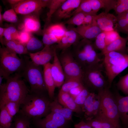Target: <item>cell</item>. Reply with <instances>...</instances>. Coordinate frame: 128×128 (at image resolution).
I'll use <instances>...</instances> for the list:
<instances>
[{"mask_svg": "<svg viewBox=\"0 0 128 128\" xmlns=\"http://www.w3.org/2000/svg\"><path fill=\"white\" fill-rule=\"evenodd\" d=\"M116 17V29L118 28L121 32L128 34V25L125 17V12L118 15Z\"/></svg>", "mask_w": 128, "mask_h": 128, "instance_id": "35", "label": "cell"}, {"mask_svg": "<svg viewBox=\"0 0 128 128\" xmlns=\"http://www.w3.org/2000/svg\"><path fill=\"white\" fill-rule=\"evenodd\" d=\"M96 94L94 92H90L82 108L86 120H91L94 117L93 105Z\"/></svg>", "mask_w": 128, "mask_h": 128, "instance_id": "24", "label": "cell"}, {"mask_svg": "<svg viewBox=\"0 0 128 128\" xmlns=\"http://www.w3.org/2000/svg\"><path fill=\"white\" fill-rule=\"evenodd\" d=\"M22 78L20 73H15L8 77L5 83L0 85V108L9 101L16 102L21 105L23 103L30 91Z\"/></svg>", "mask_w": 128, "mask_h": 128, "instance_id": "1", "label": "cell"}, {"mask_svg": "<svg viewBox=\"0 0 128 128\" xmlns=\"http://www.w3.org/2000/svg\"><path fill=\"white\" fill-rule=\"evenodd\" d=\"M19 28L21 31L31 33L38 32L41 30V23L39 18L36 15L31 14L25 16Z\"/></svg>", "mask_w": 128, "mask_h": 128, "instance_id": "18", "label": "cell"}, {"mask_svg": "<svg viewBox=\"0 0 128 128\" xmlns=\"http://www.w3.org/2000/svg\"></svg>", "mask_w": 128, "mask_h": 128, "instance_id": "61", "label": "cell"}, {"mask_svg": "<svg viewBox=\"0 0 128 128\" xmlns=\"http://www.w3.org/2000/svg\"><path fill=\"white\" fill-rule=\"evenodd\" d=\"M83 84L82 81L78 79H65L59 91L68 93L72 89Z\"/></svg>", "mask_w": 128, "mask_h": 128, "instance_id": "31", "label": "cell"}, {"mask_svg": "<svg viewBox=\"0 0 128 128\" xmlns=\"http://www.w3.org/2000/svg\"><path fill=\"white\" fill-rule=\"evenodd\" d=\"M81 1L82 0H65L53 16L57 21L70 18L72 13L79 6Z\"/></svg>", "mask_w": 128, "mask_h": 128, "instance_id": "12", "label": "cell"}, {"mask_svg": "<svg viewBox=\"0 0 128 128\" xmlns=\"http://www.w3.org/2000/svg\"><path fill=\"white\" fill-rule=\"evenodd\" d=\"M50 108V111L60 114L67 121L72 119L73 112L61 105L58 101L57 99H55L51 101Z\"/></svg>", "mask_w": 128, "mask_h": 128, "instance_id": "23", "label": "cell"}, {"mask_svg": "<svg viewBox=\"0 0 128 128\" xmlns=\"http://www.w3.org/2000/svg\"><path fill=\"white\" fill-rule=\"evenodd\" d=\"M44 30L54 35L60 40L68 29L63 23H58L50 25Z\"/></svg>", "mask_w": 128, "mask_h": 128, "instance_id": "26", "label": "cell"}, {"mask_svg": "<svg viewBox=\"0 0 128 128\" xmlns=\"http://www.w3.org/2000/svg\"><path fill=\"white\" fill-rule=\"evenodd\" d=\"M85 87L83 84L82 85L72 89L68 93L74 99L80 93Z\"/></svg>", "mask_w": 128, "mask_h": 128, "instance_id": "47", "label": "cell"}, {"mask_svg": "<svg viewBox=\"0 0 128 128\" xmlns=\"http://www.w3.org/2000/svg\"><path fill=\"white\" fill-rule=\"evenodd\" d=\"M3 43L6 47L19 55L28 54L25 45L16 40H3Z\"/></svg>", "mask_w": 128, "mask_h": 128, "instance_id": "25", "label": "cell"}, {"mask_svg": "<svg viewBox=\"0 0 128 128\" xmlns=\"http://www.w3.org/2000/svg\"><path fill=\"white\" fill-rule=\"evenodd\" d=\"M113 9L117 15L128 12V5L119 3L117 1Z\"/></svg>", "mask_w": 128, "mask_h": 128, "instance_id": "46", "label": "cell"}, {"mask_svg": "<svg viewBox=\"0 0 128 128\" xmlns=\"http://www.w3.org/2000/svg\"><path fill=\"white\" fill-rule=\"evenodd\" d=\"M0 128H12L11 127V126L9 127H2V126H0Z\"/></svg>", "mask_w": 128, "mask_h": 128, "instance_id": "57", "label": "cell"}, {"mask_svg": "<svg viewBox=\"0 0 128 128\" xmlns=\"http://www.w3.org/2000/svg\"><path fill=\"white\" fill-rule=\"evenodd\" d=\"M21 0H7V1L8 3L13 5L18 3L21 1Z\"/></svg>", "mask_w": 128, "mask_h": 128, "instance_id": "52", "label": "cell"}, {"mask_svg": "<svg viewBox=\"0 0 128 128\" xmlns=\"http://www.w3.org/2000/svg\"><path fill=\"white\" fill-rule=\"evenodd\" d=\"M58 57L64 73L65 79L75 78L82 81L83 69L72 52L68 50L62 51Z\"/></svg>", "mask_w": 128, "mask_h": 128, "instance_id": "9", "label": "cell"}, {"mask_svg": "<svg viewBox=\"0 0 128 128\" xmlns=\"http://www.w3.org/2000/svg\"><path fill=\"white\" fill-rule=\"evenodd\" d=\"M85 121L92 128L97 127L104 128L120 127H117L111 123L97 117Z\"/></svg>", "mask_w": 128, "mask_h": 128, "instance_id": "29", "label": "cell"}, {"mask_svg": "<svg viewBox=\"0 0 128 128\" xmlns=\"http://www.w3.org/2000/svg\"><path fill=\"white\" fill-rule=\"evenodd\" d=\"M120 128V127H115V128Z\"/></svg>", "mask_w": 128, "mask_h": 128, "instance_id": "59", "label": "cell"}, {"mask_svg": "<svg viewBox=\"0 0 128 128\" xmlns=\"http://www.w3.org/2000/svg\"><path fill=\"white\" fill-rule=\"evenodd\" d=\"M74 128H92L85 121L81 120L74 125Z\"/></svg>", "mask_w": 128, "mask_h": 128, "instance_id": "50", "label": "cell"}, {"mask_svg": "<svg viewBox=\"0 0 128 128\" xmlns=\"http://www.w3.org/2000/svg\"><path fill=\"white\" fill-rule=\"evenodd\" d=\"M24 58L25 66L20 73L29 84L30 93L44 94L47 90L44 80L43 70L41 66L35 64L28 57L26 56Z\"/></svg>", "mask_w": 128, "mask_h": 128, "instance_id": "5", "label": "cell"}, {"mask_svg": "<svg viewBox=\"0 0 128 128\" xmlns=\"http://www.w3.org/2000/svg\"><path fill=\"white\" fill-rule=\"evenodd\" d=\"M72 54L83 69L102 62L91 40L83 38L73 45Z\"/></svg>", "mask_w": 128, "mask_h": 128, "instance_id": "3", "label": "cell"}, {"mask_svg": "<svg viewBox=\"0 0 128 128\" xmlns=\"http://www.w3.org/2000/svg\"><path fill=\"white\" fill-rule=\"evenodd\" d=\"M65 0H50L48 2L47 6L49 10L47 14L46 23H49L52 17L58 9Z\"/></svg>", "mask_w": 128, "mask_h": 128, "instance_id": "30", "label": "cell"}, {"mask_svg": "<svg viewBox=\"0 0 128 128\" xmlns=\"http://www.w3.org/2000/svg\"><path fill=\"white\" fill-rule=\"evenodd\" d=\"M49 0H22L13 5V8L17 14L27 15L38 12L42 8L47 7Z\"/></svg>", "mask_w": 128, "mask_h": 128, "instance_id": "10", "label": "cell"}, {"mask_svg": "<svg viewBox=\"0 0 128 128\" xmlns=\"http://www.w3.org/2000/svg\"><path fill=\"white\" fill-rule=\"evenodd\" d=\"M51 64L49 63L44 65L43 72L44 80L49 97L52 99L54 96L56 87L51 72Z\"/></svg>", "mask_w": 128, "mask_h": 128, "instance_id": "21", "label": "cell"}, {"mask_svg": "<svg viewBox=\"0 0 128 128\" xmlns=\"http://www.w3.org/2000/svg\"><path fill=\"white\" fill-rule=\"evenodd\" d=\"M55 47V46H54ZM55 47L53 63L51 64V70L56 87H61L65 79L64 73L58 56Z\"/></svg>", "mask_w": 128, "mask_h": 128, "instance_id": "16", "label": "cell"}, {"mask_svg": "<svg viewBox=\"0 0 128 128\" xmlns=\"http://www.w3.org/2000/svg\"><path fill=\"white\" fill-rule=\"evenodd\" d=\"M127 94H128V91H127Z\"/></svg>", "mask_w": 128, "mask_h": 128, "instance_id": "60", "label": "cell"}, {"mask_svg": "<svg viewBox=\"0 0 128 128\" xmlns=\"http://www.w3.org/2000/svg\"><path fill=\"white\" fill-rule=\"evenodd\" d=\"M55 47L51 46H44V48L37 52L29 53L30 58L35 64L39 66H44L50 63L53 59Z\"/></svg>", "mask_w": 128, "mask_h": 128, "instance_id": "11", "label": "cell"}, {"mask_svg": "<svg viewBox=\"0 0 128 128\" xmlns=\"http://www.w3.org/2000/svg\"><path fill=\"white\" fill-rule=\"evenodd\" d=\"M32 36L31 33L27 31L23 30L19 31V36L17 41L25 45L28 42Z\"/></svg>", "mask_w": 128, "mask_h": 128, "instance_id": "45", "label": "cell"}, {"mask_svg": "<svg viewBox=\"0 0 128 128\" xmlns=\"http://www.w3.org/2000/svg\"><path fill=\"white\" fill-rule=\"evenodd\" d=\"M57 100L61 105L73 112L78 114L82 112L81 108L75 102L74 99L68 93L59 91Z\"/></svg>", "mask_w": 128, "mask_h": 128, "instance_id": "19", "label": "cell"}, {"mask_svg": "<svg viewBox=\"0 0 128 128\" xmlns=\"http://www.w3.org/2000/svg\"><path fill=\"white\" fill-rule=\"evenodd\" d=\"M6 28L0 27V41L1 44L4 46L3 43V37H4V33Z\"/></svg>", "mask_w": 128, "mask_h": 128, "instance_id": "51", "label": "cell"}, {"mask_svg": "<svg viewBox=\"0 0 128 128\" xmlns=\"http://www.w3.org/2000/svg\"><path fill=\"white\" fill-rule=\"evenodd\" d=\"M128 41V37L125 38L121 37L106 46L100 54L101 56L104 55L107 53L113 51L127 54L128 50L126 44Z\"/></svg>", "mask_w": 128, "mask_h": 128, "instance_id": "20", "label": "cell"}, {"mask_svg": "<svg viewBox=\"0 0 128 128\" xmlns=\"http://www.w3.org/2000/svg\"><path fill=\"white\" fill-rule=\"evenodd\" d=\"M90 93L88 89L85 87L80 93L74 99L75 102L81 109Z\"/></svg>", "mask_w": 128, "mask_h": 128, "instance_id": "42", "label": "cell"}, {"mask_svg": "<svg viewBox=\"0 0 128 128\" xmlns=\"http://www.w3.org/2000/svg\"><path fill=\"white\" fill-rule=\"evenodd\" d=\"M87 14L82 12L77 13L69 18L65 23L76 25L77 27L81 26L83 24L85 17Z\"/></svg>", "mask_w": 128, "mask_h": 128, "instance_id": "34", "label": "cell"}, {"mask_svg": "<svg viewBox=\"0 0 128 128\" xmlns=\"http://www.w3.org/2000/svg\"><path fill=\"white\" fill-rule=\"evenodd\" d=\"M0 70L4 73L6 79L14 73H20L25 65L24 58L4 46L0 49Z\"/></svg>", "mask_w": 128, "mask_h": 128, "instance_id": "7", "label": "cell"}, {"mask_svg": "<svg viewBox=\"0 0 128 128\" xmlns=\"http://www.w3.org/2000/svg\"><path fill=\"white\" fill-rule=\"evenodd\" d=\"M104 32L105 34V41L106 46L121 37L115 29Z\"/></svg>", "mask_w": 128, "mask_h": 128, "instance_id": "43", "label": "cell"}, {"mask_svg": "<svg viewBox=\"0 0 128 128\" xmlns=\"http://www.w3.org/2000/svg\"><path fill=\"white\" fill-rule=\"evenodd\" d=\"M108 87L97 92L100 104L97 117L120 127L118 109L113 93Z\"/></svg>", "mask_w": 128, "mask_h": 128, "instance_id": "4", "label": "cell"}, {"mask_svg": "<svg viewBox=\"0 0 128 128\" xmlns=\"http://www.w3.org/2000/svg\"><path fill=\"white\" fill-rule=\"evenodd\" d=\"M80 36L71 28L68 30L59 42L55 46L56 50L64 51L79 41Z\"/></svg>", "mask_w": 128, "mask_h": 128, "instance_id": "17", "label": "cell"}, {"mask_svg": "<svg viewBox=\"0 0 128 128\" xmlns=\"http://www.w3.org/2000/svg\"><path fill=\"white\" fill-rule=\"evenodd\" d=\"M125 16L128 25V11L125 12Z\"/></svg>", "mask_w": 128, "mask_h": 128, "instance_id": "56", "label": "cell"}, {"mask_svg": "<svg viewBox=\"0 0 128 128\" xmlns=\"http://www.w3.org/2000/svg\"><path fill=\"white\" fill-rule=\"evenodd\" d=\"M59 40L54 35L44 30L43 33L42 42L44 46L52 45L57 44Z\"/></svg>", "mask_w": 128, "mask_h": 128, "instance_id": "38", "label": "cell"}, {"mask_svg": "<svg viewBox=\"0 0 128 128\" xmlns=\"http://www.w3.org/2000/svg\"><path fill=\"white\" fill-rule=\"evenodd\" d=\"M50 102L44 94L30 92L21 105L19 112L32 120L41 119L50 112Z\"/></svg>", "mask_w": 128, "mask_h": 128, "instance_id": "2", "label": "cell"}, {"mask_svg": "<svg viewBox=\"0 0 128 128\" xmlns=\"http://www.w3.org/2000/svg\"><path fill=\"white\" fill-rule=\"evenodd\" d=\"M104 68L102 62L83 69L82 80L84 85L97 92L108 87L102 73Z\"/></svg>", "mask_w": 128, "mask_h": 128, "instance_id": "8", "label": "cell"}, {"mask_svg": "<svg viewBox=\"0 0 128 128\" xmlns=\"http://www.w3.org/2000/svg\"><path fill=\"white\" fill-rule=\"evenodd\" d=\"M117 89L123 93L127 94L128 89V73L120 78L116 84Z\"/></svg>", "mask_w": 128, "mask_h": 128, "instance_id": "41", "label": "cell"}, {"mask_svg": "<svg viewBox=\"0 0 128 128\" xmlns=\"http://www.w3.org/2000/svg\"><path fill=\"white\" fill-rule=\"evenodd\" d=\"M105 33L104 32H101L95 38V41L93 44L96 50H103L106 46L105 41Z\"/></svg>", "mask_w": 128, "mask_h": 128, "instance_id": "37", "label": "cell"}, {"mask_svg": "<svg viewBox=\"0 0 128 128\" xmlns=\"http://www.w3.org/2000/svg\"><path fill=\"white\" fill-rule=\"evenodd\" d=\"M113 94L118 108L120 120L125 128H128V95L121 96L117 91Z\"/></svg>", "mask_w": 128, "mask_h": 128, "instance_id": "13", "label": "cell"}, {"mask_svg": "<svg viewBox=\"0 0 128 128\" xmlns=\"http://www.w3.org/2000/svg\"><path fill=\"white\" fill-rule=\"evenodd\" d=\"M94 128H104L101 127H96Z\"/></svg>", "mask_w": 128, "mask_h": 128, "instance_id": "58", "label": "cell"}, {"mask_svg": "<svg viewBox=\"0 0 128 128\" xmlns=\"http://www.w3.org/2000/svg\"><path fill=\"white\" fill-rule=\"evenodd\" d=\"M1 9L0 7V24H1L2 23L3 21V16L1 13Z\"/></svg>", "mask_w": 128, "mask_h": 128, "instance_id": "55", "label": "cell"}, {"mask_svg": "<svg viewBox=\"0 0 128 128\" xmlns=\"http://www.w3.org/2000/svg\"><path fill=\"white\" fill-rule=\"evenodd\" d=\"M93 12L96 14L99 10L102 8L105 9L106 13L114 9L117 0H89Z\"/></svg>", "mask_w": 128, "mask_h": 128, "instance_id": "22", "label": "cell"}, {"mask_svg": "<svg viewBox=\"0 0 128 128\" xmlns=\"http://www.w3.org/2000/svg\"><path fill=\"white\" fill-rule=\"evenodd\" d=\"M21 105L18 102L14 101H9L4 106L9 114L13 118L19 112V108Z\"/></svg>", "mask_w": 128, "mask_h": 128, "instance_id": "39", "label": "cell"}, {"mask_svg": "<svg viewBox=\"0 0 128 128\" xmlns=\"http://www.w3.org/2000/svg\"><path fill=\"white\" fill-rule=\"evenodd\" d=\"M83 38L91 40L95 38L102 32L95 20L91 24L82 25L76 27L72 28Z\"/></svg>", "mask_w": 128, "mask_h": 128, "instance_id": "15", "label": "cell"}, {"mask_svg": "<svg viewBox=\"0 0 128 128\" xmlns=\"http://www.w3.org/2000/svg\"><path fill=\"white\" fill-rule=\"evenodd\" d=\"M104 56L102 63L110 88L116 77L128 67V54L113 51Z\"/></svg>", "mask_w": 128, "mask_h": 128, "instance_id": "6", "label": "cell"}, {"mask_svg": "<svg viewBox=\"0 0 128 128\" xmlns=\"http://www.w3.org/2000/svg\"><path fill=\"white\" fill-rule=\"evenodd\" d=\"M19 31L13 26L6 28L4 33V39L6 40L17 41L19 34Z\"/></svg>", "mask_w": 128, "mask_h": 128, "instance_id": "36", "label": "cell"}, {"mask_svg": "<svg viewBox=\"0 0 128 128\" xmlns=\"http://www.w3.org/2000/svg\"><path fill=\"white\" fill-rule=\"evenodd\" d=\"M30 120L29 119H28L27 122L26 124L25 128H31L30 126Z\"/></svg>", "mask_w": 128, "mask_h": 128, "instance_id": "54", "label": "cell"}, {"mask_svg": "<svg viewBox=\"0 0 128 128\" xmlns=\"http://www.w3.org/2000/svg\"><path fill=\"white\" fill-rule=\"evenodd\" d=\"M79 12H82L87 14L94 15H96L93 12L89 0H82L79 6L72 13L71 16Z\"/></svg>", "mask_w": 128, "mask_h": 128, "instance_id": "33", "label": "cell"}, {"mask_svg": "<svg viewBox=\"0 0 128 128\" xmlns=\"http://www.w3.org/2000/svg\"><path fill=\"white\" fill-rule=\"evenodd\" d=\"M96 15L91 14H87L85 17L82 25H89L92 23L95 20V16Z\"/></svg>", "mask_w": 128, "mask_h": 128, "instance_id": "49", "label": "cell"}, {"mask_svg": "<svg viewBox=\"0 0 128 128\" xmlns=\"http://www.w3.org/2000/svg\"><path fill=\"white\" fill-rule=\"evenodd\" d=\"M0 109V126L4 127H11L13 118L4 106Z\"/></svg>", "mask_w": 128, "mask_h": 128, "instance_id": "32", "label": "cell"}, {"mask_svg": "<svg viewBox=\"0 0 128 128\" xmlns=\"http://www.w3.org/2000/svg\"><path fill=\"white\" fill-rule=\"evenodd\" d=\"M25 46L28 54L39 51L44 46L42 41L32 35Z\"/></svg>", "mask_w": 128, "mask_h": 128, "instance_id": "27", "label": "cell"}, {"mask_svg": "<svg viewBox=\"0 0 128 128\" xmlns=\"http://www.w3.org/2000/svg\"><path fill=\"white\" fill-rule=\"evenodd\" d=\"M117 2L123 3L128 5V0H117Z\"/></svg>", "mask_w": 128, "mask_h": 128, "instance_id": "53", "label": "cell"}, {"mask_svg": "<svg viewBox=\"0 0 128 128\" xmlns=\"http://www.w3.org/2000/svg\"><path fill=\"white\" fill-rule=\"evenodd\" d=\"M17 14L13 8L7 10L2 14L3 20L11 23H16L18 20Z\"/></svg>", "mask_w": 128, "mask_h": 128, "instance_id": "40", "label": "cell"}, {"mask_svg": "<svg viewBox=\"0 0 128 128\" xmlns=\"http://www.w3.org/2000/svg\"><path fill=\"white\" fill-rule=\"evenodd\" d=\"M33 121L37 128H61L48 114L44 118Z\"/></svg>", "mask_w": 128, "mask_h": 128, "instance_id": "28", "label": "cell"}, {"mask_svg": "<svg viewBox=\"0 0 128 128\" xmlns=\"http://www.w3.org/2000/svg\"><path fill=\"white\" fill-rule=\"evenodd\" d=\"M95 18L102 32L115 29L117 18L113 14L102 12L95 15Z\"/></svg>", "mask_w": 128, "mask_h": 128, "instance_id": "14", "label": "cell"}, {"mask_svg": "<svg viewBox=\"0 0 128 128\" xmlns=\"http://www.w3.org/2000/svg\"><path fill=\"white\" fill-rule=\"evenodd\" d=\"M28 119L19 113L18 115L14 116V128H25L26 122Z\"/></svg>", "mask_w": 128, "mask_h": 128, "instance_id": "44", "label": "cell"}, {"mask_svg": "<svg viewBox=\"0 0 128 128\" xmlns=\"http://www.w3.org/2000/svg\"><path fill=\"white\" fill-rule=\"evenodd\" d=\"M100 104L99 97L97 94H96L94 100L93 105L94 117L97 115V114L100 107Z\"/></svg>", "mask_w": 128, "mask_h": 128, "instance_id": "48", "label": "cell"}]
</instances>
